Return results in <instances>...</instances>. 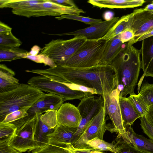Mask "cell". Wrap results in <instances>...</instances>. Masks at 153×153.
<instances>
[{
	"mask_svg": "<svg viewBox=\"0 0 153 153\" xmlns=\"http://www.w3.org/2000/svg\"><path fill=\"white\" fill-rule=\"evenodd\" d=\"M30 72L62 82L74 83L95 89L103 97L117 87L115 71L111 65H100L79 68L57 66L44 69H32Z\"/></svg>",
	"mask_w": 153,
	"mask_h": 153,
	"instance_id": "cell-1",
	"label": "cell"
},
{
	"mask_svg": "<svg viewBox=\"0 0 153 153\" xmlns=\"http://www.w3.org/2000/svg\"><path fill=\"white\" fill-rule=\"evenodd\" d=\"M141 53L129 42L122 49L110 65L115 71L119 95L126 97L134 94V90L141 69Z\"/></svg>",
	"mask_w": 153,
	"mask_h": 153,
	"instance_id": "cell-2",
	"label": "cell"
},
{
	"mask_svg": "<svg viewBox=\"0 0 153 153\" xmlns=\"http://www.w3.org/2000/svg\"><path fill=\"white\" fill-rule=\"evenodd\" d=\"M45 94L28 84L21 83L12 91L0 93V122L9 114L28 109Z\"/></svg>",
	"mask_w": 153,
	"mask_h": 153,
	"instance_id": "cell-3",
	"label": "cell"
},
{
	"mask_svg": "<svg viewBox=\"0 0 153 153\" xmlns=\"http://www.w3.org/2000/svg\"><path fill=\"white\" fill-rule=\"evenodd\" d=\"M107 41L87 40L75 53L61 66L84 68L99 65Z\"/></svg>",
	"mask_w": 153,
	"mask_h": 153,
	"instance_id": "cell-4",
	"label": "cell"
},
{
	"mask_svg": "<svg viewBox=\"0 0 153 153\" xmlns=\"http://www.w3.org/2000/svg\"><path fill=\"white\" fill-rule=\"evenodd\" d=\"M83 36L68 40H52L45 45L39 54L52 59L56 66H61L71 58L87 40Z\"/></svg>",
	"mask_w": 153,
	"mask_h": 153,
	"instance_id": "cell-5",
	"label": "cell"
},
{
	"mask_svg": "<svg viewBox=\"0 0 153 153\" xmlns=\"http://www.w3.org/2000/svg\"><path fill=\"white\" fill-rule=\"evenodd\" d=\"M120 92L117 88L111 93L102 97L104 102L106 115L108 116L111 122L106 125V129L111 133L118 134L117 137L130 143L126 128L122 120L119 102Z\"/></svg>",
	"mask_w": 153,
	"mask_h": 153,
	"instance_id": "cell-6",
	"label": "cell"
},
{
	"mask_svg": "<svg viewBox=\"0 0 153 153\" xmlns=\"http://www.w3.org/2000/svg\"><path fill=\"white\" fill-rule=\"evenodd\" d=\"M27 84L43 92L59 96L65 101L76 99L80 100L85 97L86 93L72 90L62 82L42 75L31 77L27 81Z\"/></svg>",
	"mask_w": 153,
	"mask_h": 153,
	"instance_id": "cell-7",
	"label": "cell"
},
{
	"mask_svg": "<svg viewBox=\"0 0 153 153\" xmlns=\"http://www.w3.org/2000/svg\"><path fill=\"white\" fill-rule=\"evenodd\" d=\"M80 100L77 107L82 117V120L73 138L72 144L78 140L91 120L104 106V100L101 96L97 97L89 93H86L85 97Z\"/></svg>",
	"mask_w": 153,
	"mask_h": 153,
	"instance_id": "cell-8",
	"label": "cell"
},
{
	"mask_svg": "<svg viewBox=\"0 0 153 153\" xmlns=\"http://www.w3.org/2000/svg\"><path fill=\"white\" fill-rule=\"evenodd\" d=\"M43 0H1L0 7L10 8L12 13L17 15L25 17H37L45 16H58L42 5Z\"/></svg>",
	"mask_w": 153,
	"mask_h": 153,
	"instance_id": "cell-9",
	"label": "cell"
},
{
	"mask_svg": "<svg viewBox=\"0 0 153 153\" xmlns=\"http://www.w3.org/2000/svg\"><path fill=\"white\" fill-rule=\"evenodd\" d=\"M36 118L27 120L21 119L12 123L16 129L9 144L21 153L36 149L34 138Z\"/></svg>",
	"mask_w": 153,
	"mask_h": 153,
	"instance_id": "cell-10",
	"label": "cell"
},
{
	"mask_svg": "<svg viewBox=\"0 0 153 153\" xmlns=\"http://www.w3.org/2000/svg\"><path fill=\"white\" fill-rule=\"evenodd\" d=\"M106 112L103 106L98 114L90 121L84 132L79 138L73 144L76 149H83L91 148L87 145L89 141L98 138L103 140L106 130Z\"/></svg>",
	"mask_w": 153,
	"mask_h": 153,
	"instance_id": "cell-11",
	"label": "cell"
},
{
	"mask_svg": "<svg viewBox=\"0 0 153 153\" xmlns=\"http://www.w3.org/2000/svg\"><path fill=\"white\" fill-rule=\"evenodd\" d=\"M119 19L118 17H113L110 19L95 23L85 28L55 35L59 36L72 35L74 37L83 36L89 40L100 39L107 33Z\"/></svg>",
	"mask_w": 153,
	"mask_h": 153,
	"instance_id": "cell-12",
	"label": "cell"
},
{
	"mask_svg": "<svg viewBox=\"0 0 153 153\" xmlns=\"http://www.w3.org/2000/svg\"><path fill=\"white\" fill-rule=\"evenodd\" d=\"M65 101L61 97L53 94H45L27 110V116L22 119L30 120L49 110L57 111Z\"/></svg>",
	"mask_w": 153,
	"mask_h": 153,
	"instance_id": "cell-13",
	"label": "cell"
},
{
	"mask_svg": "<svg viewBox=\"0 0 153 153\" xmlns=\"http://www.w3.org/2000/svg\"><path fill=\"white\" fill-rule=\"evenodd\" d=\"M131 28L135 38H139L153 30V13L144 10L143 8L133 11Z\"/></svg>",
	"mask_w": 153,
	"mask_h": 153,
	"instance_id": "cell-14",
	"label": "cell"
},
{
	"mask_svg": "<svg viewBox=\"0 0 153 153\" xmlns=\"http://www.w3.org/2000/svg\"><path fill=\"white\" fill-rule=\"evenodd\" d=\"M140 50L142 57L141 68L143 74L138 84V93L144 77L150 76L153 78V36L142 41Z\"/></svg>",
	"mask_w": 153,
	"mask_h": 153,
	"instance_id": "cell-15",
	"label": "cell"
},
{
	"mask_svg": "<svg viewBox=\"0 0 153 153\" xmlns=\"http://www.w3.org/2000/svg\"><path fill=\"white\" fill-rule=\"evenodd\" d=\"M56 114L58 125L76 128L82 120L77 107L69 103L62 104L57 110Z\"/></svg>",
	"mask_w": 153,
	"mask_h": 153,
	"instance_id": "cell-16",
	"label": "cell"
},
{
	"mask_svg": "<svg viewBox=\"0 0 153 153\" xmlns=\"http://www.w3.org/2000/svg\"><path fill=\"white\" fill-rule=\"evenodd\" d=\"M77 128L57 125L54 131L48 135L49 144L62 145L72 144Z\"/></svg>",
	"mask_w": 153,
	"mask_h": 153,
	"instance_id": "cell-17",
	"label": "cell"
},
{
	"mask_svg": "<svg viewBox=\"0 0 153 153\" xmlns=\"http://www.w3.org/2000/svg\"><path fill=\"white\" fill-rule=\"evenodd\" d=\"M144 0H89L88 3L100 8L110 9L134 8L142 6Z\"/></svg>",
	"mask_w": 153,
	"mask_h": 153,
	"instance_id": "cell-18",
	"label": "cell"
},
{
	"mask_svg": "<svg viewBox=\"0 0 153 153\" xmlns=\"http://www.w3.org/2000/svg\"><path fill=\"white\" fill-rule=\"evenodd\" d=\"M15 72L5 65H0V93L13 90L21 85L19 80L14 76Z\"/></svg>",
	"mask_w": 153,
	"mask_h": 153,
	"instance_id": "cell-19",
	"label": "cell"
},
{
	"mask_svg": "<svg viewBox=\"0 0 153 153\" xmlns=\"http://www.w3.org/2000/svg\"><path fill=\"white\" fill-rule=\"evenodd\" d=\"M119 102L123 124L126 128L133 125L134 122L140 118L128 97L119 95Z\"/></svg>",
	"mask_w": 153,
	"mask_h": 153,
	"instance_id": "cell-20",
	"label": "cell"
},
{
	"mask_svg": "<svg viewBox=\"0 0 153 153\" xmlns=\"http://www.w3.org/2000/svg\"><path fill=\"white\" fill-rule=\"evenodd\" d=\"M130 143L135 148L147 153H153V141L136 133L131 127H126Z\"/></svg>",
	"mask_w": 153,
	"mask_h": 153,
	"instance_id": "cell-21",
	"label": "cell"
},
{
	"mask_svg": "<svg viewBox=\"0 0 153 153\" xmlns=\"http://www.w3.org/2000/svg\"><path fill=\"white\" fill-rule=\"evenodd\" d=\"M123 44L118 36L107 41L99 65H110L121 51Z\"/></svg>",
	"mask_w": 153,
	"mask_h": 153,
	"instance_id": "cell-22",
	"label": "cell"
},
{
	"mask_svg": "<svg viewBox=\"0 0 153 153\" xmlns=\"http://www.w3.org/2000/svg\"><path fill=\"white\" fill-rule=\"evenodd\" d=\"M54 129L49 128L42 121L39 115L36 117L34 135L36 148L49 144L48 135L52 133Z\"/></svg>",
	"mask_w": 153,
	"mask_h": 153,
	"instance_id": "cell-23",
	"label": "cell"
},
{
	"mask_svg": "<svg viewBox=\"0 0 153 153\" xmlns=\"http://www.w3.org/2000/svg\"><path fill=\"white\" fill-rule=\"evenodd\" d=\"M134 13L123 15L119 18L115 24L101 39L108 41L127 29H131L132 19Z\"/></svg>",
	"mask_w": 153,
	"mask_h": 153,
	"instance_id": "cell-24",
	"label": "cell"
},
{
	"mask_svg": "<svg viewBox=\"0 0 153 153\" xmlns=\"http://www.w3.org/2000/svg\"><path fill=\"white\" fill-rule=\"evenodd\" d=\"M42 5L45 8L49 9L55 13L58 16L64 15H79L86 12L78 7L67 6L52 1L51 0H43Z\"/></svg>",
	"mask_w": 153,
	"mask_h": 153,
	"instance_id": "cell-25",
	"label": "cell"
},
{
	"mask_svg": "<svg viewBox=\"0 0 153 153\" xmlns=\"http://www.w3.org/2000/svg\"><path fill=\"white\" fill-rule=\"evenodd\" d=\"M28 53L26 50L19 48L0 49V61L10 62L26 58Z\"/></svg>",
	"mask_w": 153,
	"mask_h": 153,
	"instance_id": "cell-26",
	"label": "cell"
},
{
	"mask_svg": "<svg viewBox=\"0 0 153 153\" xmlns=\"http://www.w3.org/2000/svg\"><path fill=\"white\" fill-rule=\"evenodd\" d=\"M87 145L89 147L100 151H109L115 152L117 149L118 143L114 141L112 143L107 142L98 138L89 141Z\"/></svg>",
	"mask_w": 153,
	"mask_h": 153,
	"instance_id": "cell-27",
	"label": "cell"
},
{
	"mask_svg": "<svg viewBox=\"0 0 153 153\" xmlns=\"http://www.w3.org/2000/svg\"><path fill=\"white\" fill-rule=\"evenodd\" d=\"M22 44L11 31L0 33V49L19 48Z\"/></svg>",
	"mask_w": 153,
	"mask_h": 153,
	"instance_id": "cell-28",
	"label": "cell"
},
{
	"mask_svg": "<svg viewBox=\"0 0 153 153\" xmlns=\"http://www.w3.org/2000/svg\"><path fill=\"white\" fill-rule=\"evenodd\" d=\"M138 94L147 106L153 105V84L144 82L142 84Z\"/></svg>",
	"mask_w": 153,
	"mask_h": 153,
	"instance_id": "cell-29",
	"label": "cell"
},
{
	"mask_svg": "<svg viewBox=\"0 0 153 153\" xmlns=\"http://www.w3.org/2000/svg\"><path fill=\"white\" fill-rule=\"evenodd\" d=\"M128 97L140 117H145L148 112L149 107L142 101L139 95L134 94L130 95Z\"/></svg>",
	"mask_w": 153,
	"mask_h": 153,
	"instance_id": "cell-30",
	"label": "cell"
},
{
	"mask_svg": "<svg viewBox=\"0 0 153 153\" xmlns=\"http://www.w3.org/2000/svg\"><path fill=\"white\" fill-rule=\"evenodd\" d=\"M31 153H71L65 145L48 144L43 147L36 148Z\"/></svg>",
	"mask_w": 153,
	"mask_h": 153,
	"instance_id": "cell-31",
	"label": "cell"
},
{
	"mask_svg": "<svg viewBox=\"0 0 153 153\" xmlns=\"http://www.w3.org/2000/svg\"><path fill=\"white\" fill-rule=\"evenodd\" d=\"M16 129V126L12 123L0 122V141L9 140L10 141Z\"/></svg>",
	"mask_w": 153,
	"mask_h": 153,
	"instance_id": "cell-32",
	"label": "cell"
},
{
	"mask_svg": "<svg viewBox=\"0 0 153 153\" xmlns=\"http://www.w3.org/2000/svg\"><path fill=\"white\" fill-rule=\"evenodd\" d=\"M55 18L58 20L67 19L77 21L90 25L102 21L100 19H95L78 15H64L56 17Z\"/></svg>",
	"mask_w": 153,
	"mask_h": 153,
	"instance_id": "cell-33",
	"label": "cell"
},
{
	"mask_svg": "<svg viewBox=\"0 0 153 153\" xmlns=\"http://www.w3.org/2000/svg\"><path fill=\"white\" fill-rule=\"evenodd\" d=\"M119 139L117 142L118 146L115 152L111 153H147L139 150L130 143L124 141L122 139Z\"/></svg>",
	"mask_w": 153,
	"mask_h": 153,
	"instance_id": "cell-34",
	"label": "cell"
},
{
	"mask_svg": "<svg viewBox=\"0 0 153 153\" xmlns=\"http://www.w3.org/2000/svg\"><path fill=\"white\" fill-rule=\"evenodd\" d=\"M27 111L26 110L22 109L12 112L7 114L1 122L4 123H12L27 117L28 115Z\"/></svg>",
	"mask_w": 153,
	"mask_h": 153,
	"instance_id": "cell-35",
	"label": "cell"
},
{
	"mask_svg": "<svg viewBox=\"0 0 153 153\" xmlns=\"http://www.w3.org/2000/svg\"><path fill=\"white\" fill-rule=\"evenodd\" d=\"M26 58L39 63H43L45 65L49 66L50 68L56 66L53 61L44 55L39 54L34 56L28 54Z\"/></svg>",
	"mask_w": 153,
	"mask_h": 153,
	"instance_id": "cell-36",
	"label": "cell"
},
{
	"mask_svg": "<svg viewBox=\"0 0 153 153\" xmlns=\"http://www.w3.org/2000/svg\"><path fill=\"white\" fill-rule=\"evenodd\" d=\"M140 125L145 134L149 138L153 141V126L146 119L145 117L140 118Z\"/></svg>",
	"mask_w": 153,
	"mask_h": 153,
	"instance_id": "cell-37",
	"label": "cell"
},
{
	"mask_svg": "<svg viewBox=\"0 0 153 153\" xmlns=\"http://www.w3.org/2000/svg\"><path fill=\"white\" fill-rule=\"evenodd\" d=\"M62 83L65 84L72 90L80 91L84 93H88L93 95L94 94H97L96 90L94 88H90L84 85L74 83Z\"/></svg>",
	"mask_w": 153,
	"mask_h": 153,
	"instance_id": "cell-38",
	"label": "cell"
},
{
	"mask_svg": "<svg viewBox=\"0 0 153 153\" xmlns=\"http://www.w3.org/2000/svg\"><path fill=\"white\" fill-rule=\"evenodd\" d=\"M123 43L133 41L135 39L134 33L131 29H127L117 35Z\"/></svg>",
	"mask_w": 153,
	"mask_h": 153,
	"instance_id": "cell-39",
	"label": "cell"
},
{
	"mask_svg": "<svg viewBox=\"0 0 153 153\" xmlns=\"http://www.w3.org/2000/svg\"><path fill=\"white\" fill-rule=\"evenodd\" d=\"M10 141H0V153H22L9 144Z\"/></svg>",
	"mask_w": 153,
	"mask_h": 153,
	"instance_id": "cell-40",
	"label": "cell"
},
{
	"mask_svg": "<svg viewBox=\"0 0 153 153\" xmlns=\"http://www.w3.org/2000/svg\"><path fill=\"white\" fill-rule=\"evenodd\" d=\"M71 153H91L93 149L92 148L79 149L75 148L72 144L65 145Z\"/></svg>",
	"mask_w": 153,
	"mask_h": 153,
	"instance_id": "cell-41",
	"label": "cell"
},
{
	"mask_svg": "<svg viewBox=\"0 0 153 153\" xmlns=\"http://www.w3.org/2000/svg\"><path fill=\"white\" fill-rule=\"evenodd\" d=\"M145 117L153 126V105L149 107L148 112Z\"/></svg>",
	"mask_w": 153,
	"mask_h": 153,
	"instance_id": "cell-42",
	"label": "cell"
},
{
	"mask_svg": "<svg viewBox=\"0 0 153 153\" xmlns=\"http://www.w3.org/2000/svg\"><path fill=\"white\" fill-rule=\"evenodd\" d=\"M152 36H153V30L139 38H135L134 40L129 42L133 45L137 42L142 41L144 39Z\"/></svg>",
	"mask_w": 153,
	"mask_h": 153,
	"instance_id": "cell-43",
	"label": "cell"
},
{
	"mask_svg": "<svg viewBox=\"0 0 153 153\" xmlns=\"http://www.w3.org/2000/svg\"><path fill=\"white\" fill-rule=\"evenodd\" d=\"M51 1L55 3L60 4H65L69 5L70 6H72L75 7H77L74 2V1L72 0H51Z\"/></svg>",
	"mask_w": 153,
	"mask_h": 153,
	"instance_id": "cell-44",
	"label": "cell"
},
{
	"mask_svg": "<svg viewBox=\"0 0 153 153\" xmlns=\"http://www.w3.org/2000/svg\"><path fill=\"white\" fill-rule=\"evenodd\" d=\"M42 48L37 45H35L31 49V50L28 53V54L35 56L38 54Z\"/></svg>",
	"mask_w": 153,
	"mask_h": 153,
	"instance_id": "cell-45",
	"label": "cell"
},
{
	"mask_svg": "<svg viewBox=\"0 0 153 153\" xmlns=\"http://www.w3.org/2000/svg\"><path fill=\"white\" fill-rule=\"evenodd\" d=\"M12 28L1 21L0 22V33L11 31Z\"/></svg>",
	"mask_w": 153,
	"mask_h": 153,
	"instance_id": "cell-46",
	"label": "cell"
},
{
	"mask_svg": "<svg viewBox=\"0 0 153 153\" xmlns=\"http://www.w3.org/2000/svg\"><path fill=\"white\" fill-rule=\"evenodd\" d=\"M91 153H104L102 152L101 151L96 150L95 149H93L91 152Z\"/></svg>",
	"mask_w": 153,
	"mask_h": 153,
	"instance_id": "cell-47",
	"label": "cell"
}]
</instances>
